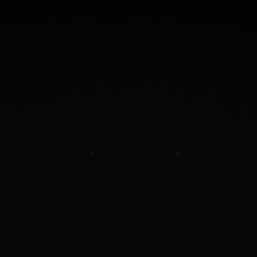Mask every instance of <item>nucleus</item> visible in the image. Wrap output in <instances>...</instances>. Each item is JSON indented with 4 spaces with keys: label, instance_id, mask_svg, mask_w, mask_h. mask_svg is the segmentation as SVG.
<instances>
[]
</instances>
